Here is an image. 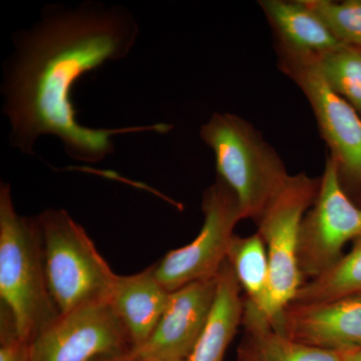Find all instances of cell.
I'll return each instance as SVG.
<instances>
[{
	"label": "cell",
	"mask_w": 361,
	"mask_h": 361,
	"mask_svg": "<svg viewBox=\"0 0 361 361\" xmlns=\"http://www.w3.org/2000/svg\"><path fill=\"white\" fill-rule=\"evenodd\" d=\"M342 45L361 49V0H302Z\"/></svg>",
	"instance_id": "cell-19"
},
{
	"label": "cell",
	"mask_w": 361,
	"mask_h": 361,
	"mask_svg": "<svg viewBox=\"0 0 361 361\" xmlns=\"http://www.w3.org/2000/svg\"><path fill=\"white\" fill-rule=\"evenodd\" d=\"M237 361H253V355H252L251 348L248 343H243L241 348L239 349L238 360Z\"/></svg>",
	"instance_id": "cell-22"
},
{
	"label": "cell",
	"mask_w": 361,
	"mask_h": 361,
	"mask_svg": "<svg viewBox=\"0 0 361 361\" xmlns=\"http://www.w3.org/2000/svg\"><path fill=\"white\" fill-rule=\"evenodd\" d=\"M356 295H361V237L336 264L303 283L291 304L325 303Z\"/></svg>",
	"instance_id": "cell-17"
},
{
	"label": "cell",
	"mask_w": 361,
	"mask_h": 361,
	"mask_svg": "<svg viewBox=\"0 0 361 361\" xmlns=\"http://www.w3.org/2000/svg\"><path fill=\"white\" fill-rule=\"evenodd\" d=\"M231 266L226 260L217 275V288L200 337L186 361H224L239 324L245 303Z\"/></svg>",
	"instance_id": "cell-13"
},
{
	"label": "cell",
	"mask_w": 361,
	"mask_h": 361,
	"mask_svg": "<svg viewBox=\"0 0 361 361\" xmlns=\"http://www.w3.org/2000/svg\"><path fill=\"white\" fill-rule=\"evenodd\" d=\"M277 44L278 66L310 102L341 182L361 187V116L323 78L317 54Z\"/></svg>",
	"instance_id": "cell-6"
},
{
	"label": "cell",
	"mask_w": 361,
	"mask_h": 361,
	"mask_svg": "<svg viewBox=\"0 0 361 361\" xmlns=\"http://www.w3.org/2000/svg\"><path fill=\"white\" fill-rule=\"evenodd\" d=\"M94 361H139L137 358L133 357L129 355V353H126V355H118V356H111V357H104L99 358V360H97Z\"/></svg>",
	"instance_id": "cell-23"
},
{
	"label": "cell",
	"mask_w": 361,
	"mask_h": 361,
	"mask_svg": "<svg viewBox=\"0 0 361 361\" xmlns=\"http://www.w3.org/2000/svg\"><path fill=\"white\" fill-rule=\"evenodd\" d=\"M32 361H94L132 350L110 302L90 304L61 314L30 343Z\"/></svg>",
	"instance_id": "cell-9"
},
{
	"label": "cell",
	"mask_w": 361,
	"mask_h": 361,
	"mask_svg": "<svg viewBox=\"0 0 361 361\" xmlns=\"http://www.w3.org/2000/svg\"><path fill=\"white\" fill-rule=\"evenodd\" d=\"M247 343H248V342H247ZM248 345H249V343H248ZM249 348H251L252 355H253V361H262L260 360V358L258 357L257 355H256V353H254V350H253V349H252L250 345H249Z\"/></svg>",
	"instance_id": "cell-25"
},
{
	"label": "cell",
	"mask_w": 361,
	"mask_h": 361,
	"mask_svg": "<svg viewBox=\"0 0 361 361\" xmlns=\"http://www.w3.org/2000/svg\"><path fill=\"white\" fill-rule=\"evenodd\" d=\"M170 294L157 279L153 266L137 274L118 275L109 302L125 327L132 350L142 346L155 331Z\"/></svg>",
	"instance_id": "cell-12"
},
{
	"label": "cell",
	"mask_w": 361,
	"mask_h": 361,
	"mask_svg": "<svg viewBox=\"0 0 361 361\" xmlns=\"http://www.w3.org/2000/svg\"><path fill=\"white\" fill-rule=\"evenodd\" d=\"M227 261L247 294V301L265 316L269 298L270 267L262 237L258 233L247 237L234 236Z\"/></svg>",
	"instance_id": "cell-16"
},
{
	"label": "cell",
	"mask_w": 361,
	"mask_h": 361,
	"mask_svg": "<svg viewBox=\"0 0 361 361\" xmlns=\"http://www.w3.org/2000/svg\"><path fill=\"white\" fill-rule=\"evenodd\" d=\"M259 6L276 33L278 44L315 54L342 45L302 0H260Z\"/></svg>",
	"instance_id": "cell-14"
},
{
	"label": "cell",
	"mask_w": 361,
	"mask_h": 361,
	"mask_svg": "<svg viewBox=\"0 0 361 361\" xmlns=\"http://www.w3.org/2000/svg\"><path fill=\"white\" fill-rule=\"evenodd\" d=\"M37 217L47 284L59 313L109 302L118 275L84 228L61 209H49Z\"/></svg>",
	"instance_id": "cell-4"
},
{
	"label": "cell",
	"mask_w": 361,
	"mask_h": 361,
	"mask_svg": "<svg viewBox=\"0 0 361 361\" xmlns=\"http://www.w3.org/2000/svg\"><path fill=\"white\" fill-rule=\"evenodd\" d=\"M0 361H32L30 342L18 336L11 315L1 308Z\"/></svg>",
	"instance_id": "cell-20"
},
{
	"label": "cell",
	"mask_w": 361,
	"mask_h": 361,
	"mask_svg": "<svg viewBox=\"0 0 361 361\" xmlns=\"http://www.w3.org/2000/svg\"><path fill=\"white\" fill-rule=\"evenodd\" d=\"M202 210L204 223L196 238L153 265L154 274L168 291L217 276L227 260L234 228L243 220L236 197L219 179L206 190Z\"/></svg>",
	"instance_id": "cell-7"
},
{
	"label": "cell",
	"mask_w": 361,
	"mask_h": 361,
	"mask_svg": "<svg viewBox=\"0 0 361 361\" xmlns=\"http://www.w3.org/2000/svg\"><path fill=\"white\" fill-rule=\"evenodd\" d=\"M341 361H361V348L337 353Z\"/></svg>",
	"instance_id": "cell-21"
},
{
	"label": "cell",
	"mask_w": 361,
	"mask_h": 361,
	"mask_svg": "<svg viewBox=\"0 0 361 361\" xmlns=\"http://www.w3.org/2000/svg\"><path fill=\"white\" fill-rule=\"evenodd\" d=\"M200 135L212 149L218 179L236 197L242 217L257 223L291 176L283 161L253 125L232 114H214Z\"/></svg>",
	"instance_id": "cell-3"
},
{
	"label": "cell",
	"mask_w": 361,
	"mask_h": 361,
	"mask_svg": "<svg viewBox=\"0 0 361 361\" xmlns=\"http://www.w3.org/2000/svg\"><path fill=\"white\" fill-rule=\"evenodd\" d=\"M323 78L361 116V49L341 45L317 54Z\"/></svg>",
	"instance_id": "cell-18"
},
{
	"label": "cell",
	"mask_w": 361,
	"mask_h": 361,
	"mask_svg": "<svg viewBox=\"0 0 361 361\" xmlns=\"http://www.w3.org/2000/svg\"><path fill=\"white\" fill-rule=\"evenodd\" d=\"M217 276L171 292L165 312L151 337L129 353L147 357L186 360L196 345L215 298Z\"/></svg>",
	"instance_id": "cell-10"
},
{
	"label": "cell",
	"mask_w": 361,
	"mask_h": 361,
	"mask_svg": "<svg viewBox=\"0 0 361 361\" xmlns=\"http://www.w3.org/2000/svg\"><path fill=\"white\" fill-rule=\"evenodd\" d=\"M137 32L129 11L94 4L73 9L51 7L37 25L20 32L2 85L14 148L32 154L40 135H54L71 158L92 163L114 151V135L172 129L166 123L90 129L77 121L71 97L73 85L85 73L127 56Z\"/></svg>",
	"instance_id": "cell-1"
},
{
	"label": "cell",
	"mask_w": 361,
	"mask_h": 361,
	"mask_svg": "<svg viewBox=\"0 0 361 361\" xmlns=\"http://www.w3.org/2000/svg\"><path fill=\"white\" fill-rule=\"evenodd\" d=\"M139 361H186V360H170V358H160V357H147V358H141V360H137Z\"/></svg>",
	"instance_id": "cell-24"
},
{
	"label": "cell",
	"mask_w": 361,
	"mask_h": 361,
	"mask_svg": "<svg viewBox=\"0 0 361 361\" xmlns=\"http://www.w3.org/2000/svg\"><path fill=\"white\" fill-rule=\"evenodd\" d=\"M361 237V208L349 198L336 161L327 154L319 189L299 236L302 277L318 276L342 257L344 246Z\"/></svg>",
	"instance_id": "cell-8"
},
{
	"label": "cell",
	"mask_w": 361,
	"mask_h": 361,
	"mask_svg": "<svg viewBox=\"0 0 361 361\" xmlns=\"http://www.w3.org/2000/svg\"><path fill=\"white\" fill-rule=\"evenodd\" d=\"M243 323L249 345L262 361H341L334 351L293 341L278 332L248 301Z\"/></svg>",
	"instance_id": "cell-15"
},
{
	"label": "cell",
	"mask_w": 361,
	"mask_h": 361,
	"mask_svg": "<svg viewBox=\"0 0 361 361\" xmlns=\"http://www.w3.org/2000/svg\"><path fill=\"white\" fill-rule=\"evenodd\" d=\"M0 297L16 334L32 342L61 315L47 284L39 217L20 216L0 186Z\"/></svg>",
	"instance_id": "cell-2"
},
{
	"label": "cell",
	"mask_w": 361,
	"mask_h": 361,
	"mask_svg": "<svg viewBox=\"0 0 361 361\" xmlns=\"http://www.w3.org/2000/svg\"><path fill=\"white\" fill-rule=\"evenodd\" d=\"M319 182L320 179L305 173L291 175L256 223L269 259V298L264 317L273 327L303 284L299 267V236L304 216L318 193Z\"/></svg>",
	"instance_id": "cell-5"
},
{
	"label": "cell",
	"mask_w": 361,
	"mask_h": 361,
	"mask_svg": "<svg viewBox=\"0 0 361 361\" xmlns=\"http://www.w3.org/2000/svg\"><path fill=\"white\" fill-rule=\"evenodd\" d=\"M308 345L341 353L361 348V295L319 304H290L274 327Z\"/></svg>",
	"instance_id": "cell-11"
}]
</instances>
